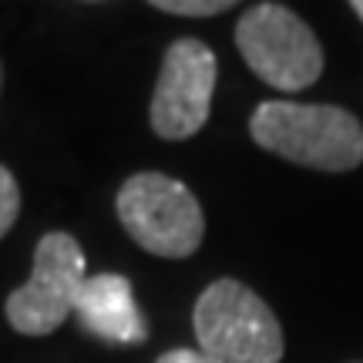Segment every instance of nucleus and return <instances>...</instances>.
<instances>
[{"instance_id":"1","label":"nucleus","mask_w":363,"mask_h":363,"mask_svg":"<svg viewBox=\"0 0 363 363\" xmlns=\"http://www.w3.org/2000/svg\"><path fill=\"white\" fill-rule=\"evenodd\" d=\"M252 142L293 165L350 172L363 162V125L337 104L262 101L249 118Z\"/></svg>"},{"instance_id":"2","label":"nucleus","mask_w":363,"mask_h":363,"mask_svg":"<svg viewBox=\"0 0 363 363\" xmlns=\"http://www.w3.org/2000/svg\"><path fill=\"white\" fill-rule=\"evenodd\" d=\"M199 353L208 363H279L283 326L269 303L239 279H216L192 310Z\"/></svg>"},{"instance_id":"3","label":"nucleus","mask_w":363,"mask_h":363,"mask_svg":"<svg viewBox=\"0 0 363 363\" xmlns=\"http://www.w3.org/2000/svg\"><path fill=\"white\" fill-rule=\"evenodd\" d=\"M125 233L152 256L185 259L202 246L206 216L185 182L162 172L131 175L115 199Z\"/></svg>"},{"instance_id":"4","label":"nucleus","mask_w":363,"mask_h":363,"mask_svg":"<svg viewBox=\"0 0 363 363\" xmlns=\"http://www.w3.org/2000/svg\"><path fill=\"white\" fill-rule=\"evenodd\" d=\"M235 48L256 78L286 94L323 74V48L313 27L286 4H252L235 24Z\"/></svg>"},{"instance_id":"5","label":"nucleus","mask_w":363,"mask_h":363,"mask_svg":"<svg viewBox=\"0 0 363 363\" xmlns=\"http://www.w3.org/2000/svg\"><path fill=\"white\" fill-rule=\"evenodd\" d=\"M84 249L67 233L40 235L30 279L13 289L4 310L7 323L24 337H48L74 313L84 286Z\"/></svg>"},{"instance_id":"6","label":"nucleus","mask_w":363,"mask_h":363,"mask_svg":"<svg viewBox=\"0 0 363 363\" xmlns=\"http://www.w3.org/2000/svg\"><path fill=\"white\" fill-rule=\"evenodd\" d=\"M219 81L216 54L206 40L179 38L169 44L152 94V131L165 142H185L206 128Z\"/></svg>"},{"instance_id":"7","label":"nucleus","mask_w":363,"mask_h":363,"mask_svg":"<svg viewBox=\"0 0 363 363\" xmlns=\"http://www.w3.org/2000/svg\"><path fill=\"white\" fill-rule=\"evenodd\" d=\"M74 313L88 333L111 340V343H142L148 337V326L138 313L131 283L118 272H101V276L84 279Z\"/></svg>"},{"instance_id":"8","label":"nucleus","mask_w":363,"mask_h":363,"mask_svg":"<svg viewBox=\"0 0 363 363\" xmlns=\"http://www.w3.org/2000/svg\"><path fill=\"white\" fill-rule=\"evenodd\" d=\"M152 7L162 13H179V17H219L233 11V0H152Z\"/></svg>"},{"instance_id":"9","label":"nucleus","mask_w":363,"mask_h":363,"mask_svg":"<svg viewBox=\"0 0 363 363\" xmlns=\"http://www.w3.org/2000/svg\"><path fill=\"white\" fill-rule=\"evenodd\" d=\"M17 216H21V189H17L11 169L0 165V239L13 229Z\"/></svg>"},{"instance_id":"10","label":"nucleus","mask_w":363,"mask_h":363,"mask_svg":"<svg viewBox=\"0 0 363 363\" xmlns=\"http://www.w3.org/2000/svg\"><path fill=\"white\" fill-rule=\"evenodd\" d=\"M155 363H208L206 357L199 350H189V347H182V350H169V353H162Z\"/></svg>"},{"instance_id":"11","label":"nucleus","mask_w":363,"mask_h":363,"mask_svg":"<svg viewBox=\"0 0 363 363\" xmlns=\"http://www.w3.org/2000/svg\"><path fill=\"white\" fill-rule=\"evenodd\" d=\"M350 7H353V13H357V17H360V21H363V0H353Z\"/></svg>"},{"instance_id":"12","label":"nucleus","mask_w":363,"mask_h":363,"mask_svg":"<svg viewBox=\"0 0 363 363\" xmlns=\"http://www.w3.org/2000/svg\"><path fill=\"white\" fill-rule=\"evenodd\" d=\"M0 84H4V67H0Z\"/></svg>"}]
</instances>
